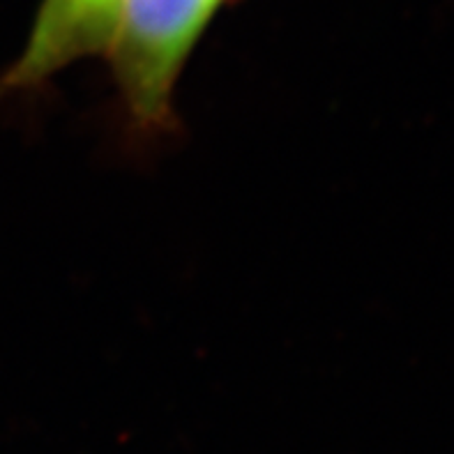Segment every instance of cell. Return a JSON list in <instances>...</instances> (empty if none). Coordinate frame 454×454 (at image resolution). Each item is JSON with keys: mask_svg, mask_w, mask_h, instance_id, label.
I'll use <instances>...</instances> for the list:
<instances>
[{"mask_svg": "<svg viewBox=\"0 0 454 454\" xmlns=\"http://www.w3.org/2000/svg\"><path fill=\"white\" fill-rule=\"evenodd\" d=\"M226 0H121L106 44L114 83L138 132H167L187 60Z\"/></svg>", "mask_w": 454, "mask_h": 454, "instance_id": "1", "label": "cell"}, {"mask_svg": "<svg viewBox=\"0 0 454 454\" xmlns=\"http://www.w3.org/2000/svg\"><path fill=\"white\" fill-rule=\"evenodd\" d=\"M121 0H42L28 40L0 74V99L42 86L86 58L104 56Z\"/></svg>", "mask_w": 454, "mask_h": 454, "instance_id": "2", "label": "cell"}]
</instances>
